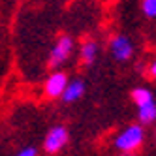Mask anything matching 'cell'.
I'll use <instances>...</instances> for the list:
<instances>
[{
  "instance_id": "cell-1",
  "label": "cell",
  "mask_w": 156,
  "mask_h": 156,
  "mask_svg": "<svg viewBox=\"0 0 156 156\" xmlns=\"http://www.w3.org/2000/svg\"><path fill=\"white\" fill-rule=\"evenodd\" d=\"M145 143V128L143 124H128L124 130H120L115 136V147L120 152H136L141 149V145Z\"/></svg>"
},
{
  "instance_id": "cell-2",
  "label": "cell",
  "mask_w": 156,
  "mask_h": 156,
  "mask_svg": "<svg viewBox=\"0 0 156 156\" xmlns=\"http://www.w3.org/2000/svg\"><path fill=\"white\" fill-rule=\"evenodd\" d=\"M73 47H75V43L70 36H66V34L58 36L55 45L49 51V58H47L49 68H60V66H64L73 55Z\"/></svg>"
},
{
  "instance_id": "cell-3",
  "label": "cell",
  "mask_w": 156,
  "mask_h": 156,
  "mask_svg": "<svg viewBox=\"0 0 156 156\" xmlns=\"http://www.w3.org/2000/svg\"><path fill=\"white\" fill-rule=\"evenodd\" d=\"M70 141V133L68 128L62 124H55L53 128H49V132L45 133V139H43V149L47 154H57L60 152Z\"/></svg>"
},
{
  "instance_id": "cell-4",
  "label": "cell",
  "mask_w": 156,
  "mask_h": 156,
  "mask_svg": "<svg viewBox=\"0 0 156 156\" xmlns=\"http://www.w3.org/2000/svg\"><path fill=\"white\" fill-rule=\"evenodd\" d=\"M68 75H66L62 70H55L47 75L45 83H43V96L47 100H57L62 96L66 85H68Z\"/></svg>"
},
{
  "instance_id": "cell-5",
  "label": "cell",
  "mask_w": 156,
  "mask_h": 156,
  "mask_svg": "<svg viewBox=\"0 0 156 156\" xmlns=\"http://www.w3.org/2000/svg\"><path fill=\"white\" fill-rule=\"evenodd\" d=\"M109 51H111V57L115 60L126 62L133 57V43L124 34H115L109 40Z\"/></svg>"
},
{
  "instance_id": "cell-6",
  "label": "cell",
  "mask_w": 156,
  "mask_h": 156,
  "mask_svg": "<svg viewBox=\"0 0 156 156\" xmlns=\"http://www.w3.org/2000/svg\"><path fill=\"white\" fill-rule=\"evenodd\" d=\"M98 53H100V45L96 40H92V38L83 40L81 47H79V58L85 66H92L98 58Z\"/></svg>"
},
{
  "instance_id": "cell-7",
  "label": "cell",
  "mask_w": 156,
  "mask_h": 156,
  "mask_svg": "<svg viewBox=\"0 0 156 156\" xmlns=\"http://www.w3.org/2000/svg\"><path fill=\"white\" fill-rule=\"evenodd\" d=\"M83 94H85V81L83 79H72V81H68L60 98L66 104H73L77 100H81Z\"/></svg>"
},
{
  "instance_id": "cell-8",
  "label": "cell",
  "mask_w": 156,
  "mask_h": 156,
  "mask_svg": "<svg viewBox=\"0 0 156 156\" xmlns=\"http://www.w3.org/2000/svg\"><path fill=\"white\" fill-rule=\"evenodd\" d=\"M137 120L143 126L154 124L156 122V102H149L145 105H139L137 107Z\"/></svg>"
},
{
  "instance_id": "cell-9",
  "label": "cell",
  "mask_w": 156,
  "mask_h": 156,
  "mask_svg": "<svg viewBox=\"0 0 156 156\" xmlns=\"http://www.w3.org/2000/svg\"><path fill=\"white\" fill-rule=\"evenodd\" d=\"M132 100H133V104L139 107V105H145L149 102H154V94L149 90L147 87H137V88L132 90Z\"/></svg>"
},
{
  "instance_id": "cell-10",
  "label": "cell",
  "mask_w": 156,
  "mask_h": 156,
  "mask_svg": "<svg viewBox=\"0 0 156 156\" xmlns=\"http://www.w3.org/2000/svg\"><path fill=\"white\" fill-rule=\"evenodd\" d=\"M141 12L147 19H156V0H141Z\"/></svg>"
},
{
  "instance_id": "cell-11",
  "label": "cell",
  "mask_w": 156,
  "mask_h": 156,
  "mask_svg": "<svg viewBox=\"0 0 156 156\" xmlns=\"http://www.w3.org/2000/svg\"><path fill=\"white\" fill-rule=\"evenodd\" d=\"M15 156H38V149L32 147V145H28V147H23Z\"/></svg>"
},
{
  "instance_id": "cell-12",
  "label": "cell",
  "mask_w": 156,
  "mask_h": 156,
  "mask_svg": "<svg viewBox=\"0 0 156 156\" xmlns=\"http://www.w3.org/2000/svg\"><path fill=\"white\" fill-rule=\"evenodd\" d=\"M149 75L152 77V79H156V60H152L149 64Z\"/></svg>"
},
{
  "instance_id": "cell-13",
  "label": "cell",
  "mask_w": 156,
  "mask_h": 156,
  "mask_svg": "<svg viewBox=\"0 0 156 156\" xmlns=\"http://www.w3.org/2000/svg\"><path fill=\"white\" fill-rule=\"evenodd\" d=\"M120 156H133V152H122Z\"/></svg>"
},
{
  "instance_id": "cell-14",
  "label": "cell",
  "mask_w": 156,
  "mask_h": 156,
  "mask_svg": "<svg viewBox=\"0 0 156 156\" xmlns=\"http://www.w3.org/2000/svg\"><path fill=\"white\" fill-rule=\"evenodd\" d=\"M154 133H156V132H154Z\"/></svg>"
}]
</instances>
